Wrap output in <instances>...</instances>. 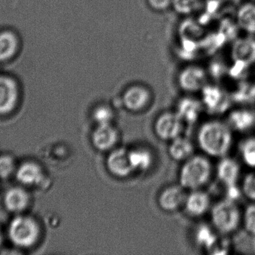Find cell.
I'll use <instances>...</instances> for the list:
<instances>
[{
  "instance_id": "obj_10",
  "label": "cell",
  "mask_w": 255,
  "mask_h": 255,
  "mask_svg": "<svg viewBox=\"0 0 255 255\" xmlns=\"http://www.w3.org/2000/svg\"><path fill=\"white\" fill-rule=\"evenodd\" d=\"M226 122L234 133H250L255 128V111L245 107L232 109Z\"/></svg>"
},
{
  "instance_id": "obj_22",
  "label": "cell",
  "mask_w": 255,
  "mask_h": 255,
  "mask_svg": "<svg viewBox=\"0 0 255 255\" xmlns=\"http://www.w3.org/2000/svg\"><path fill=\"white\" fill-rule=\"evenodd\" d=\"M130 164L134 172H146L153 164V156L149 150L136 148L128 150Z\"/></svg>"
},
{
  "instance_id": "obj_6",
  "label": "cell",
  "mask_w": 255,
  "mask_h": 255,
  "mask_svg": "<svg viewBox=\"0 0 255 255\" xmlns=\"http://www.w3.org/2000/svg\"><path fill=\"white\" fill-rule=\"evenodd\" d=\"M19 88L16 79L8 75L0 74V115L10 113L16 108Z\"/></svg>"
},
{
  "instance_id": "obj_17",
  "label": "cell",
  "mask_w": 255,
  "mask_h": 255,
  "mask_svg": "<svg viewBox=\"0 0 255 255\" xmlns=\"http://www.w3.org/2000/svg\"><path fill=\"white\" fill-rule=\"evenodd\" d=\"M16 178L22 185H38L44 179V172L40 165L34 162H25L16 170Z\"/></svg>"
},
{
  "instance_id": "obj_29",
  "label": "cell",
  "mask_w": 255,
  "mask_h": 255,
  "mask_svg": "<svg viewBox=\"0 0 255 255\" xmlns=\"http://www.w3.org/2000/svg\"><path fill=\"white\" fill-rule=\"evenodd\" d=\"M15 160L10 155L0 156V179H7L15 172Z\"/></svg>"
},
{
  "instance_id": "obj_9",
  "label": "cell",
  "mask_w": 255,
  "mask_h": 255,
  "mask_svg": "<svg viewBox=\"0 0 255 255\" xmlns=\"http://www.w3.org/2000/svg\"><path fill=\"white\" fill-rule=\"evenodd\" d=\"M92 144L96 149L103 152L115 149L119 140L118 129L112 124L97 125L92 133Z\"/></svg>"
},
{
  "instance_id": "obj_21",
  "label": "cell",
  "mask_w": 255,
  "mask_h": 255,
  "mask_svg": "<svg viewBox=\"0 0 255 255\" xmlns=\"http://www.w3.org/2000/svg\"><path fill=\"white\" fill-rule=\"evenodd\" d=\"M194 147L187 138L178 136L171 141L169 148L170 157L176 161H185L193 156Z\"/></svg>"
},
{
  "instance_id": "obj_18",
  "label": "cell",
  "mask_w": 255,
  "mask_h": 255,
  "mask_svg": "<svg viewBox=\"0 0 255 255\" xmlns=\"http://www.w3.org/2000/svg\"><path fill=\"white\" fill-rule=\"evenodd\" d=\"M203 109V104L199 100L191 97L181 99L177 106L176 113L184 123L193 124L200 118Z\"/></svg>"
},
{
  "instance_id": "obj_15",
  "label": "cell",
  "mask_w": 255,
  "mask_h": 255,
  "mask_svg": "<svg viewBox=\"0 0 255 255\" xmlns=\"http://www.w3.org/2000/svg\"><path fill=\"white\" fill-rule=\"evenodd\" d=\"M30 197L28 192L22 187H15L6 191L3 203L7 211L13 214L23 212L29 205Z\"/></svg>"
},
{
  "instance_id": "obj_3",
  "label": "cell",
  "mask_w": 255,
  "mask_h": 255,
  "mask_svg": "<svg viewBox=\"0 0 255 255\" xmlns=\"http://www.w3.org/2000/svg\"><path fill=\"white\" fill-rule=\"evenodd\" d=\"M213 172L209 159L205 156H192L180 170V185L185 190H200L211 181Z\"/></svg>"
},
{
  "instance_id": "obj_28",
  "label": "cell",
  "mask_w": 255,
  "mask_h": 255,
  "mask_svg": "<svg viewBox=\"0 0 255 255\" xmlns=\"http://www.w3.org/2000/svg\"><path fill=\"white\" fill-rule=\"evenodd\" d=\"M241 188L243 196L250 202H255V169L244 177Z\"/></svg>"
},
{
  "instance_id": "obj_16",
  "label": "cell",
  "mask_w": 255,
  "mask_h": 255,
  "mask_svg": "<svg viewBox=\"0 0 255 255\" xmlns=\"http://www.w3.org/2000/svg\"><path fill=\"white\" fill-rule=\"evenodd\" d=\"M202 104L211 114L223 113L227 109V100L224 93L217 87H204Z\"/></svg>"
},
{
  "instance_id": "obj_12",
  "label": "cell",
  "mask_w": 255,
  "mask_h": 255,
  "mask_svg": "<svg viewBox=\"0 0 255 255\" xmlns=\"http://www.w3.org/2000/svg\"><path fill=\"white\" fill-rule=\"evenodd\" d=\"M151 101L149 91L142 86L129 88L123 97L124 106L131 112H139L145 109Z\"/></svg>"
},
{
  "instance_id": "obj_5",
  "label": "cell",
  "mask_w": 255,
  "mask_h": 255,
  "mask_svg": "<svg viewBox=\"0 0 255 255\" xmlns=\"http://www.w3.org/2000/svg\"><path fill=\"white\" fill-rule=\"evenodd\" d=\"M184 124V121L176 112H166L156 120L154 132L159 139L171 142L181 136Z\"/></svg>"
},
{
  "instance_id": "obj_30",
  "label": "cell",
  "mask_w": 255,
  "mask_h": 255,
  "mask_svg": "<svg viewBox=\"0 0 255 255\" xmlns=\"http://www.w3.org/2000/svg\"><path fill=\"white\" fill-rule=\"evenodd\" d=\"M1 244H2V235H1V232H0V247H1Z\"/></svg>"
},
{
  "instance_id": "obj_23",
  "label": "cell",
  "mask_w": 255,
  "mask_h": 255,
  "mask_svg": "<svg viewBox=\"0 0 255 255\" xmlns=\"http://www.w3.org/2000/svg\"><path fill=\"white\" fill-rule=\"evenodd\" d=\"M237 22L246 32L255 34V3H245L238 8Z\"/></svg>"
},
{
  "instance_id": "obj_24",
  "label": "cell",
  "mask_w": 255,
  "mask_h": 255,
  "mask_svg": "<svg viewBox=\"0 0 255 255\" xmlns=\"http://www.w3.org/2000/svg\"><path fill=\"white\" fill-rule=\"evenodd\" d=\"M205 75L199 70H189L181 76L180 79L181 88L185 91H199L204 86Z\"/></svg>"
},
{
  "instance_id": "obj_8",
  "label": "cell",
  "mask_w": 255,
  "mask_h": 255,
  "mask_svg": "<svg viewBox=\"0 0 255 255\" xmlns=\"http://www.w3.org/2000/svg\"><path fill=\"white\" fill-rule=\"evenodd\" d=\"M106 167L111 174L119 178L130 176L134 171L130 164L128 150L124 148H115L108 155Z\"/></svg>"
},
{
  "instance_id": "obj_2",
  "label": "cell",
  "mask_w": 255,
  "mask_h": 255,
  "mask_svg": "<svg viewBox=\"0 0 255 255\" xmlns=\"http://www.w3.org/2000/svg\"><path fill=\"white\" fill-rule=\"evenodd\" d=\"M242 214L237 201L226 198L211 208V224L219 235L229 236L242 226Z\"/></svg>"
},
{
  "instance_id": "obj_4",
  "label": "cell",
  "mask_w": 255,
  "mask_h": 255,
  "mask_svg": "<svg viewBox=\"0 0 255 255\" xmlns=\"http://www.w3.org/2000/svg\"><path fill=\"white\" fill-rule=\"evenodd\" d=\"M40 234V226L35 219L29 216L19 215L14 217L7 229L10 242L22 249L33 247L38 241Z\"/></svg>"
},
{
  "instance_id": "obj_25",
  "label": "cell",
  "mask_w": 255,
  "mask_h": 255,
  "mask_svg": "<svg viewBox=\"0 0 255 255\" xmlns=\"http://www.w3.org/2000/svg\"><path fill=\"white\" fill-rule=\"evenodd\" d=\"M240 154L243 163L252 170L255 169V135L244 139L240 145Z\"/></svg>"
},
{
  "instance_id": "obj_11",
  "label": "cell",
  "mask_w": 255,
  "mask_h": 255,
  "mask_svg": "<svg viewBox=\"0 0 255 255\" xmlns=\"http://www.w3.org/2000/svg\"><path fill=\"white\" fill-rule=\"evenodd\" d=\"M187 195L181 185L171 186L164 189L158 197V205L166 212H175L184 206Z\"/></svg>"
},
{
  "instance_id": "obj_19",
  "label": "cell",
  "mask_w": 255,
  "mask_h": 255,
  "mask_svg": "<svg viewBox=\"0 0 255 255\" xmlns=\"http://www.w3.org/2000/svg\"><path fill=\"white\" fill-rule=\"evenodd\" d=\"M232 57L236 62L250 64L255 61V40L241 39L234 44Z\"/></svg>"
},
{
  "instance_id": "obj_27",
  "label": "cell",
  "mask_w": 255,
  "mask_h": 255,
  "mask_svg": "<svg viewBox=\"0 0 255 255\" xmlns=\"http://www.w3.org/2000/svg\"><path fill=\"white\" fill-rule=\"evenodd\" d=\"M93 119L97 125L112 124L115 119V112L107 105H100L93 112Z\"/></svg>"
},
{
  "instance_id": "obj_20",
  "label": "cell",
  "mask_w": 255,
  "mask_h": 255,
  "mask_svg": "<svg viewBox=\"0 0 255 255\" xmlns=\"http://www.w3.org/2000/svg\"><path fill=\"white\" fill-rule=\"evenodd\" d=\"M217 233L218 232L213 226L211 228L207 225H201L197 228L195 233L196 244L205 250L211 251V253L213 250H215V253H217V249L219 245Z\"/></svg>"
},
{
  "instance_id": "obj_26",
  "label": "cell",
  "mask_w": 255,
  "mask_h": 255,
  "mask_svg": "<svg viewBox=\"0 0 255 255\" xmlns=\"http://www.w3.org/2000/svg\"><path fill=\"white\" fill-rule=\"evenodd\" d=\"M242 227L247 234L255 237V202H251L242 214Z\"/></svg>"
},
{
  "instance_id": "obj_1",
  "label": "cell",
  "mask_w": 255,
  "mask_h": 255,
  "mask_svg": "<svg viewBox=\"0 0 255 255\" xmlns=\"http://www.w3.org/2000/svg\"><path fill=\"white\" fill-rule=\"evenodd\" d=\"M197 141L206 155L220 160L229 156L233 147L234 131L226 121L211 120L201 126Z\"/></svg>"
},
{
  "instance_id": "obj_13",
  "label": "cell",
  "mask_w": 255,
  "mask_h": 255,
  "mask_svg": "<svg viewBox=\"0 0 255 255\" xmlns=\"http://www.w3.org/2000/svg\"><path fill=\"white\" fill-rule=\"evenodd\" d=\"M184 207L188 215L193 217H202L211 208V197L206 192L201 190H193L187 196Z\"/></svg>"
},
{
  "instance_id": "obj_31",
  "label": "cell",
  "mask_w": 255,
  "mask_h": 255,
  "mask_svg": "<svg viewBox=\"0 0 255 255\" xmlns=\"http://www.w3.org/2000/svg\"><path fill=\"white\" fill-rule=\"evenodd\" d=\"M214 1H217V2H225V1H227V0H214Z\"/></svg>"
},
{
  "instance_id": "obj_14",
  "label": "cell",
  "mask_w": 255,
  "mask_h": 255,
  "mask_svg": "<svg viewBox=\"0 0 255 255\" xmlns=\"http://www.w3.org/2000/svg\"><path fill=\"white\" fill-rule=\"evenodd\" d=\"M20 39L13 30L0 31V62L6 63L13 60L20 49Z\"/></svg>"
},
{
  "instance_id": "obj_7",
  "label": "cell",
  "mask_w": 255,
  "mask_h": 255,
  "mask_svg": "<svg viewBox=\"0 0 255 255\" xmlns=\"http://www.w3.org/2000/svg\"><path fill=\"white\" fill-rule=\"evenodd\" d=\"M217 175L225 188L239 186L241 178V166L236 159L229 156L220 159L217 167Z\"/></svg>"
}]
</instances>
